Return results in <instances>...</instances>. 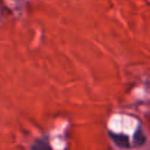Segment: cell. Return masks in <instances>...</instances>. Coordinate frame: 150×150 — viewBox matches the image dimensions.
I'll use <instances>...</instances> for the list:
<instances>
[{
	"label": "cell",
	"mask_w": 150,
	"mask_h": 150,
	"mask_svg": "<svg viewBox=\"0 0 150 150\" xmlns=\"http://www.w3.org/2000/svg\"><path fill=\"white\" fill-rule=\"evenodd\" d=\"M111 139L121 148H129L130 146V141L127 136L124 135H116V134H111Z\"/></svg>",
	"instance_id": "obj_1"
},
{
	"label": "cell",
	"mask_w": 150,
	"mask_h": 150,
	"mask_svg": "<svg viewBox=\"0 0 150 150\" xmlns=\"http://www.w3.org/2000/svg\"><path fill=\"white\" fill-rule=\"evenodd\" d=\"M30 150H52V148H50V145L48 144V142L46 139L40 138V139H36L33 143Z\"/></svg>",
	"instance_id": "obj_2"
},
{
	"label": "cell",
	"mask_w": 150,
	"mask_h": 150,
	"mask_svg": "<svg viewBox=\"0 0 150 150\" xmlns=\"http://www.w3.org/2000/svg\"><path fill=\"white\" fill-rule=\"evenodd\" d=\"M134 142L136 145H142L144 142H145V135L143 134V130L142 128H139L136 134H135V137H134Z\"/></svg>",
	"instance_id": "obj_3"
}]
</instances>
